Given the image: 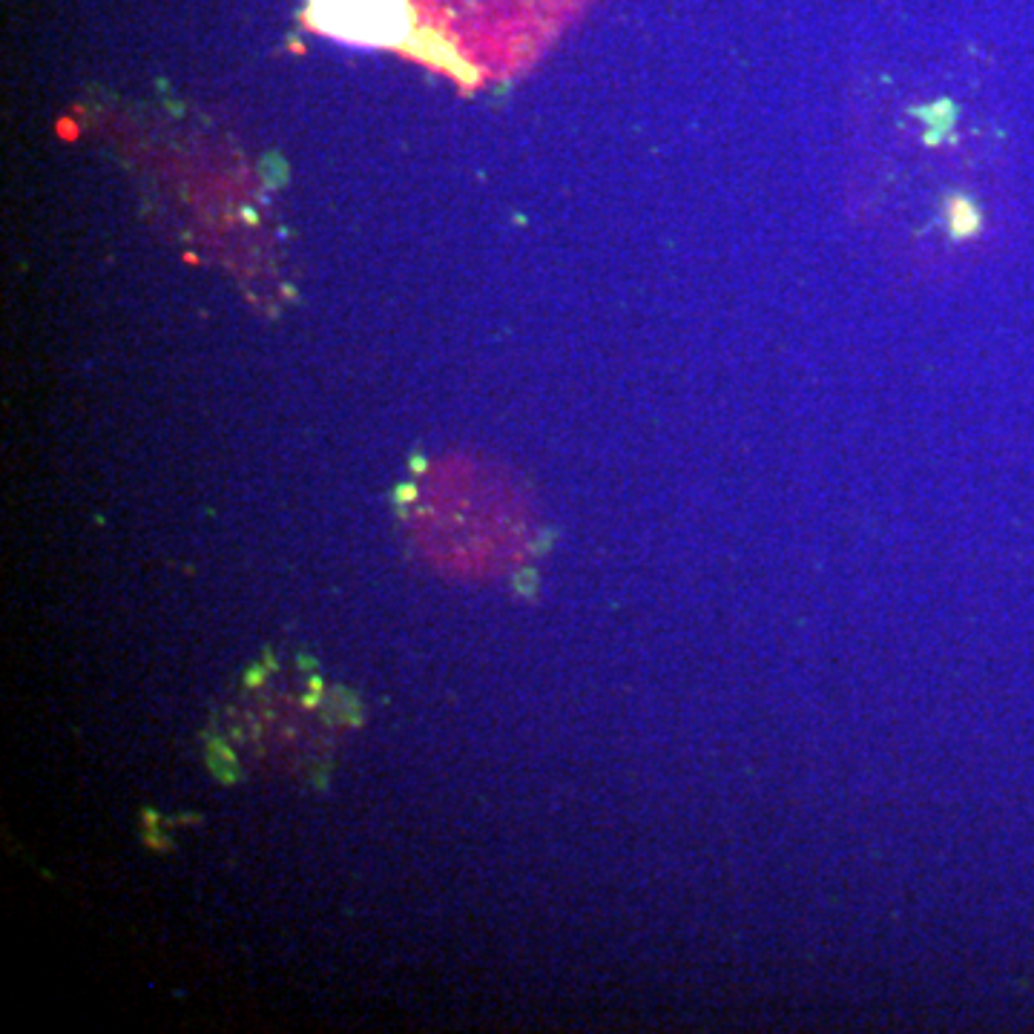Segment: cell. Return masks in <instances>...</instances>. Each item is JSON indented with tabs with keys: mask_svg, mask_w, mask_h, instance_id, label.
Returning a JSON list of instances; mask_svg holds the SVG:
<instances>
[{
	"mask_svg": "<svg viewBox=\"0 0 1034 1034\" xmlns=\"http://www.w3.org/2000/svg\"><path fill=\"white\" fill-rule=\"evenodd\" d=\"M316 29L360 46H394L408 35L405 0H311Z\"/></svg>",
	"mask_w": 1034,
	"mask_h": 1034,
	"instance_id": "cell-1",
	"label": "cell"
}]
</instances>
